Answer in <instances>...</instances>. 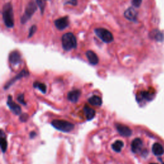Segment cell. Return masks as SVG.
Listing matches in <instances>:
<instances>
[{
    "label": "cell",
    "instance_id": "cell-1",
    "mask_svg": "<svg viewBox=\"0 0 164 164\" xmlns=\"http://www.w3.org/2000/svg\"><path fill=\"white\" fill-rule=\"evenodd\" d=\"M3 22L7 28H12L14 26V17L12 5L10 2L5 3L2 10Z\"/></svg>",
    "mask_w": 164,
    "mask_h": 164
},
{
    "label": "cell",
    "instance_id": "cell-2",
    "mask_svg": "<svg viewBox=\"0 0 164 164\" xmlns=\"http://www.w3.org/2000/svg\"><path fill=\"white\" fill-rule=\"evenodd\" d=\"M62 45L65 51H70L75 49L77 46L76 38L73 33H64L62 37Z\"/></svg>",
    "mask_w": 164,
    "mask_h": 164
},
{
    "label": "cell",
    "instance_id": "cell-3",
    "mask_svg": "<svg viewBox=\"0 0 164 164\" xmlns=\"http://www.w3.org/2000/svg\"><path fill=\"white\" fill-rule=\"evenodd\" d=\"M52 125L55 129L62 132H70L74 128V125L69 121L64 120H53L51 122Z\"/></svg>",
    "mask_w": 164,
    "mask_h": 164
},
{
    "label": "cell",
    "instance_id": "cell-4",
    "mask_svg": "<svg viewBox=\"0 0 164 164\" xmlns=\"http://www.w3.org/2000/svg\"><path fill=\"white\" fill-rule=\"evenodd\" d=\"M37 9V4L36 2H30L27 7H26L25 11L24 14L20 17V23L22 24H24L28 21V20L32 17L33 14L35 12Z\"/></svg>",
    "mask_w": 164,
    "mask_h": 164
},
{
    "label": "cell",
    "instance_id": "cell-5",
    "mask_svg": "<svg viewBox=\"0 0 164 164\" xmlns=\"http://www.w3.org/2000/svg\"><path fill=\"white\" fill-rule=\"evenodd\" d=\"M94 32L96 35L101 40L106 43H112L114 40V36L112 33L108 30L103 28H98L94 29Z\"/></svg>",
    "mask_w": 164,
    "mask_h": 164
},
{
    "label": "cell",
    "instance_id": "cell-6",
    "mask_svg": "<svg viewBox=\"0 0 164 164\" xmlns=\"http://www.w3.org/2000/svg\"><path fill=\"white\" fill-rule=\"evenodd\" d=\"M7 104L8 106L9 107L10 110L12 111L13 114L17 115L21 114V109H20V107L19 105L15 103V102L13 101L12 96L9 95L8 96Z\"/></svg>",
    "mask_w": 164,
    "mask_h": 164
},
{
    "label": "cell",
    "instance_id": "cell-7",
    "mask_svg": "<svg viewBox=\"0 0 164 164\" xmlns=\"http://www.w3.org/2000/svg\"><path fill=\"white\" fill-rule=\"evenodd\" d=\"M29 74H29V72H28L27 69H23L20 72V73H19L18 74H17V75L15 76L14 77V78H13L12 79L10 80L7 82V83L5 85V86H4V89H8L9 88V87H10V86H11V85H12L17 80L21 79L22 78H23V77H27V76H29Z\"/></svg>",
    "mask_w": 164,
    "mask_h": 164
},
{
    "label": "cell",
    "instance_id": "cell-8",
    "mask_svg": "<svg viewBox=\"0 0 164 164\" xmlns=\"http://www.w3.org/2000/svg\"><path fill=\"white\" fill-rule=\"evenodd\" d=\"M55 25L56 28L59 30H63L68 27L69 24V20L68 16H65L56 19L55 20Z\"/></svg>",
    "mask_w": 164,
    "mask_h": 164
},
{
    "label": "cell",
    "instance_id": "cell-9",
    "mask_svg": "<svg viewBox=\"0 0 164 164\" xmlns=\"http://www.w3.org/2000/svg\"><path fill=\"white\" fill-rule=\"evenodd\" d=\"M115 127L119 134L123 137H130L132 134L131 130L126 125L120 124V123H117Z\"/></svg>",
    "mask_w": 164,
    "mask_h": 164
},
{
    "label": "cell",
    "instance_id": "cell-10",
    "mask_svg": "<svg viewBox=\"0 0 164 164\" xmlns=\"http://www.w3.org/2000/svg\"><path fill=\"white\" fill-rule=\"evenodd\" d=\"M8 60L10 64L14 65H16L19 64L21 62V56H20L19 51H14L10 53Z\"/></svg>",
    "mask_w": 164,
    "mask_h": 164
},
{
    "label": "cell",
    "instance_id": "cell-11",
    "mask_svg": "<svg viewBox=\"0 0 164 164\" xmlns=\"http://www.w3.org/2000/svg\"><path fill=\"white\" fill-rule=\"evenodd\" d=\"M143 146V142L139 138H136L131 142V151L134 153H138L141 151Z\"/></svg>",
    "mask_w": 164,
    "mask_h": 164
},
{
    "label": "cell",
    "instance_id": "cell-12",
    "mask_svg": "<svg viewBox=\"0 0 164 164\" xmlns=\"http://www.w3.org/2000/svg\"><path fill=\"white\" fill-rule=\"evenodd\" d=\"M137 12L133 7H129L127 8L124 13L125 17L127 19L131 20V21H135L137 19Z\"/></svg>",
    "mask_w": 164,
    "mask_h": 164
},
{
    "label": "cell",
    "instance_id": "cell-13",
    "mask_svg": "<svg viewBox=\"0 0 164 164\" xmlns=\"http://www.w3.org/2000/svg\"><path fill=\"white\" fill-rule=\"evenodd\" d=\"M81 92L78 89H75L70 91L68 94V99L72 102H77L79 100Z\"/></svg>",
    "mask_w": 164,
    "mask_h": 164
},
{
    "label": "cell",
    "instance_id": "cell-14",
    "mask_svg": "<svg viewBox=\"0 0 164 164\" xmlns=\"http://www.w3.org/2000/svg\"><path fill=\"white\" fill-rule=\"evenodd\" d=\"M87 58L88 59L89 62L92 65H96L99 62V58L97 55L91 50L87 51L86 52Z\"/></svg>",
    "mask_w": 164,
    "mask_h": 164
},
{
    "label": "cell",
    "instance_id": "cell-15",
    "mask_svg": "<svg viewBox=\"0 0 164 164\" xmlns=\"http://www.w3.org/2000/svg\"><path fill=\"white\" fill-rule=\"evenodd\" d=\"M84 114L86 116L87 121H90L96 115V111L92 109V108L89 107V106L85 105L84 108Z\"/></svg>",
    "mask_w": 164,
    "mask_h": 164
},
{
    "label": "cell",
    "instance_id": "cell-16",
    "mask_svg": "<svg viewBox=\"0 0 164 164\" xmlns=\"http://www.w3.org/2000/svg\"><path fill=\"white\" fill-rule=\"evenodd\" d=\"M152 151L156 156H162L164 153V148L160 144L155 143L152 147Z\"/></svg>",
    "mask_w": 164,
    "mask_h": 164
},
{
    "label": "cell",
    "instance_id": "cell-17",
    "mask_svg": "<svg viewBox=\"0 0 164 164\" xmlns=\"http://www.w3.org/2000/svg\"><path fill=\"white\" fill-rule=\"evenodd\" d=\"M89 103L94 106H101L102 105V99L100 97L97 96H93L88 99Z\"/></svg>",
    "mask_w": 164,
    "mask_h": 164
},
{
    "label": "cell",
    "instance_id": "cell-18",
    "mask_svg": "<svg viewBox=\"0 0 164 164\" xmlns=\"http://www.w3.org/2000/svg\"><path fill=\"white\" fill-rule=\"evenodd\" d=\"M7 140L6 138V135H5L3 131L1 130V149L3 153H5L7 150Z\"/></svg>",
    "mask_w": 164,
    "mask_h": 164
},
{
    "label": "cell",
    "instance_id": "cell-19",
    "mask_svg": "<svg viewBox=\"0 0 164 164\" xmlns=\"http://www.w3.org/2000/svg\"><path fill=\"white\" fill-rule=\"evenodd\" d=\"M123 146H124V142H123L122 140H118L112 144V148L114 151L117 153H119L121 151Z\"/></svg>",
    "mask_w": 164,
    "mask_h": 164
},
{
    "label": "cell",
    "instance_id": "cell-20",
    "mask_svg": "<svg viewBox=\"0 0 164 164\" xmlns=\"http://www.w3.org/2000/svg\"><path fill=\"white\" fill-rule=\"evenodd\" d=\"M151 97H152V95L151 93H150L149 92H142L141 93L139 94V95H137V99L138 101H141V99H145L147 101H150L151 99Z\"/></svg>",
    "mask_w": 164,
    "mask_h": 164
},
{
    "label": "cell",
    "instance_id": "cell-21",
    "mask_svg": "<svg viewBox=\"0 0 164 164\" xmlns=\"http://www.w3.org/2000/svg\"><path fill=\"white\" fill-rule=\"evenodd\" d=\"M33 87L35 89H38L39 90L43 92V94H45L46 92V86L43 83H40L39 81H35L33 83Z\"/></svg>",
    "mask_w": 164,
    "mask_h": 164
},
{
    "label": "cell",
    "instance_id": "cell-22",
    "mask_svg": "<svg viewBox=\"0 0 164 164\" xmlns=\"http://www.w3.org/2000/svg\"><path fill=\"white\" fill-rule=\"evenodd\" d=\"M36 3L37 4V6L40 8L41 14H43L44 11V8H45L46 2H45V1H43V0H40V1H39V0H37V1H36Z\"/></svg>",
    "mask_w": 164,
    "mask_h": 164
},
{
    "label": "cell",
    "instance_id": "cell-23",
    "mask_svg": "<svg viewBox=\"0 0 164 164\" xmlns=\"http://www.w3.org/2000/svg\"><path fill=\"white\" fill-rule=\"evenodd\" d=\"M37 26L36 25H33L32 27H31L29 30V34H28V38L32 37V36L33 35V34L36 32V31H37Z\"/></svg>",
    "mask_w": 164,
    "mask_h": 164
},
{
    "label": "cell",
    "instance_id": "cell-24",
    "mask_svg": "<svg viewBox=\"0 0 164 164\" xmlns=\"http://www.w3.org/2000/svg\"><path fill=\"white\" fill-rule=\"evenodd\" d=\"M17 100L19 102H20V103H21L24 105H27V102H25L24 101V94H20L17 96Z\"/></svg>",
    "mask_w": 164,
    "mask_h": 164
},
{
    "label": "cell",
    "instance_id": "cell-25",
    "mask_svg": "<svg viewBox=\"0 0 164 164\" xmlns=\"http://www.w3.org/2000/svg\"><path fill=\"white\" fill-rule=\"evenodd\" d=\"M28 119V115L27 114H22L20 116V121L22 122H26Z\"/></svg>",
    "mask_w": 164,
    "mask_h": 164
},
{
    "label": "cell",
    "instance_id": "cell-26",
    "mask_svg": "<svg viewBox=\"0 0 164 164\" xmlns=\"http://www.w3.org/2000/svg\"><path fill=\"white\" fill-rule=\"evenodd\" d=\"M142 1H140V0H133V1L131 2V4L135 7H139Z\"/></svg>",
    "mask_w": 164,
    "mask_h": 164
},
{
    "label": "cell",
    "instance_id": "cell-27",
    "mask_svg": "<svg viewBox=\"0 0 164 164\" xmlns=\"http://www.w3.org/2000/svg\"><path fill=\"white\" fill-rule=\"evenodd\" d=\"M65 4H71V5H74V6H76V5L78 4V2H77L76 1H74V0H73V1H69V2H66L65 3Z\"/></svg>",
    "mask_w": 164,
    "mask_h": 164
},
{
    "label": "cell",
    "instance_id": "cell-28",
    "mask_svg": "<svg viewBox=\"0 0 164 164\" xmlns=\"http://www.w3.org/2000/svg\"><path fill=\"white\" fill-rule=\"evenodd\" d=\"M36 133L35 131H32L30 133V137L31 138H33L35 136H36Z\"/></svg>",
    "mask_w": 164,
    "mask_h": 164
},
{
    "label": "cell",
    "instance_id": "cell-29",
    "mask_svg": "<svg viewBox=\"0 0 164 164\" xmlns=\"http://www.w3.org/2000/svg\"><path fill=\"white\" fill-rule=\"evenodd\" d=\"M150 164H157V163H150Z\"/></svg>",
    "mask_w": 164,
    "mask_h": 164
},
{
    "label": "cell",
    "instance_id": "cell-30",
    "mask_svg": "<svg viewBox=\"0 0 164 164\" xmlns=\"http://www.w3.org/2000/svg\"><path fill=\"white\" fill-rule=\"evenodd\" d=\"M163 164H164V163H163Z\"/></svg>",
    "mask_w": 164,
    "mask_h": 164
}]
</instances>
